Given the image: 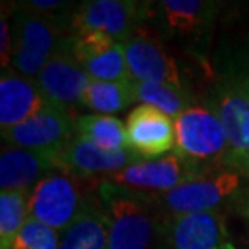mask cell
Here are the masks:
<instances>
[{"instance_id":"obj_1","label":"cell","mask_w":249,"mask_h":249,"mask_svg":"<svg viewBox=\"0 0 249 249\" xmlns=\"http://www.w3.org/2000/svg\"><path fill=\"white\" fill-rule=\"evenodd\" d=\"M97 197L107 218L108 249H151L157 243L163 213L152 194L102 181Z\"/></svg>"},{"instance_id":"obj_2","label":"cell","mask_w":249,"mask_h":249,"mask_svg":"<svg viewBox=\"0 0 249 249\" xmlns=\"http://www.w3.org/2000/svg\"><path fill=\"white\" fill-rule=\"evenodd\" d=\"M218 12L211 0H162L146 2V24L163 41L177 42L197 60L206 58Z\"/></svg>"},{"instance_id":"obj_3","label":"cell","mask_w":249,"mask_h":249,"mask_svg":"<svg viewBox=\"0 0 249 249\" xmlns=\"http://www.w3.org/2000/svg\"><path fill=\"white\" fill-rule=\"evenodd\" d=\"M206 106L215 112L227 131L223 167L249 178V76L240 70L228 71L212 86Z\"/></svg>"},{"instance_id":"obj_4","label":"cell","mask_w":249,"mask_h":249,"mask_svg":"<svg viewBox=\"0 0 249 249\" xmlns=\"http://www.w3.org/2000/svg\"><path fill=\"white\" fill-rule=\"evenodd\" d=\"M99 185L63 170L53 172L29 194V218L62 233L96 199Z\"/></svg>"},{"instance_id":"obj_5","label":"cell","mask_w":249,"mask_h":249,"mask_svg":"<svg viewBox=\"0 0 249 249\" xmlns=\"http://www.w3.org/2000/svg\"><path fill=\"white\" fill-rule=\"evenodd\" d=\"M12 37L13 70L26 78L37 79L53 53L71 37V31L62 21L18 10L13 18Z\"/></svg>"},{"instance_id":"obj_6","label":"cell","mask_w":249,"mask_h":249,"mask_svg":"<svg viewBox=\"0 0 249 249\" xmlns=\"http://www.w3.org/2000/svg\"><path fill=\"white\" fill-rule=\"evenodd\" d=\"M243 178L240 172L222 167L172 191L152 194V197L165 215L222 212L233 201H243V197L240 199Z\"/></svg>"},{"instance_id":"obj_7","label":"cell","mask_w":249,"mask_h":249,"mask_svg":"<svg viewBox=\"0 0 249 249\" xmlns=\"http://www.w3.org/2000/svg\"><path fill=\"white\" fill-rule=\"evenodd\" d=\"M175 129L177 154L209 167H223L228 138L215 112L207 106L189 107L175 118Z\"/></svg>"},{"instance_id":"obj_8","label":"cell","mask_w":249,"mask_h":249,"mask_svg":"<svg viewBox=\"0 0 249 249\" xmlns=\"http://www.w3.org/2000/svg\"><path fill=\"white\" fill-rule=\"evenodd\" d=\"M215 168L222 167H209L204 163L189 160L177 152H172L159 159L133 163V165L117 172L115 175L108 177L106 181L139 193L162 194L185 185L188 181L201 178Z\"/></svg>"},{"instance_id":"obj_9","label":"cell","mask_w":249,"mask_h":249,"mask_svg":"<svg viewBox=\"0 0 249 249\" xmlns=\"http://www.w3.org/2000/svg\"><path fill=\"white\" fill-rule=\"evenodd\" d=\"M146 24V2L134 0H86L74 7L71 36L102 33L118 42H126Z\"/></svg>"},{"instance_id":"obj_10","label":"cell","mask_w":249,"mask_h":249,"mask_svg":"<svg viewBox=\"0 0 249 249\" xmlns=\"http://www.w3.org/2000/svg\"><path fill=\"white\" fill-rule=\"evenodd\" d=\"M129 74L134 81L168 84L188 89L183 83V71L167 42L157 31L144 24L123 42Z\"/></svg>"},{"instance_id":"obj_11","label":"cell","mask_w":249,"mask_h":249,"mask_svg":"<svg viewBox=\"0 0 249 249\" xmlns=\"http://www.w3.org/2000/svg\"><path fill=\"white\" fill-rule=\"evenodd\" d=\"M74 122L73 110L51 104L26 122L2 129V141L12 147L58 152L76 136Z\"/></svg>"},{"instance_id":"obj_12","label":"cell","mask_w":249,"mask_h":249,"mask_svg":"<svg viewBox=\"0 0 249 249\" xmlns=\"http://www.w3.org/2000/svg\"><path fill=\"white\" fill-rule=\"evenodd\" d=\"M228 243V230L222 212L163 213L159 227V249H222Z\"/></svg>"},{"instance_id":"obj_13","label":"cell","mask_w":249,"mask_h":249,"mask_svg":"<svg viewBox=\"0 0 249 249\" xmlns=\"http://www.w3.org/2000/svg\"><path fill=\"white\" fill-rule=\"evenodd\" d=\"M55 159L60 170L92 183H102L123 168L146 160L131 149L104 151L81 136H74L67 146L55 152Z\"/></svg>"},{"instance_id":"obj_14","label":"cell","mask_w":249,"mask_h":249,"mask_svg":"<svg viewBox=\"0 0 249 249\" xmlns=\"http://www.w3.org/2000/svg\"><path fill=\"white\" fill-rule=\"evenodd\" d=\"M73 36L52 55L37 76V86L52 106L73 110L81 107L91 78L71 52Z\"/></svg>"},{"instance_id":"obj_15","label":"cell","mask_w":249,"mask_h":249,"mask_svg":"<svg viewBox=\"0 0 249 249\" xmlns=\"http://www.w3.org/2000/svg\"><path fill=\"white\" fill-rule=\"evenodd\" d=\"M124 126L128 147L146 160L163 157L177 149L175 122L156 107L138 104L128 113Z\"/></svg>"},{"instance_id":"obj_16","label":"cell","mask_w":249,"mask_h":249,"mask_svg":"<svg viewBox=\"0 0 249 249\" xmlns=\"http://www.w3.org/2000/svg\"><path fill=\"white\" fill-rule=\"evenodd\" d=\"M71 52L91 79L112 83L133 81L124 46L107 34L88 33L73 36Z\"/></svg>"},{"instance_id":"obj_17","label":"cell","mask_w":249,"mask_h":249,"mask_svg":"<svg viewBox=\"0 0 249 249\" xmlns=\"http://www.w3.org/2000/svg\"><path fill=\"white\" fill-rule=\"evenodd\" d=\"M57 167L55 152L3 146L0 152V188L2 191H33L39 181Z\"/></svg>"},{"instance_id":"obj_18","label":"cell","mask_w":249,"mask_h":249,"mask_svg":"<svg viewBox=\"0 0 249 249\" xmlns=\"http://www.w3.org/2000/svg\"><path fill=\"white\" fill-rule=\"evenodd\" d=\"M51 106L36 79L26 78L13 68L2 70L0 76V126H17Z\"/></svg>"},{"instance_id":"obj_19","label":"cell","mask_w":249,"mask_h":249,"mask_svg":"<svg viewBox=\"0 0 249 249\" xmlns=\"http://www.w3.org/2000/svg\"><path fill=\"white\" fill-rule=\"evenodd\" d=\"M58 249H108V227L99 197L60 233Z\"/></svg>"},{"instance_id":"obj_20","label":"cell","mask_w":249,"mask_h":249,"mask_svg":"<svg viewBox=\"0 0 249 249\" xmlns=\"http://www.w3.org/2000/svg\"><path fill=\"white\" fill-rule=\"evenodd\" d=\"M76 136L94 142L104 151H124L128 147L126 126L117 117L88 113L78 115L74 122Z\"/></svg>"},{"instance_id":"obj_21","label":"cell","mask_w":249,"mask_h":249,"mask_svg":"<svg viewBox=\"0 0 249 249\" xmlns=\"http://www.w3.org/2000/svg\"><path fill=\"white\" fill-rule=\"evenodd\" d=\"M136 102L131 83H112L91 79L86 94L83 97L81 107L101 115H112L128 108Z\"/></svg>"},{"instance_id":"obj_22","label":"cell","mask_w":249,"mask_h":249,"mask_svg":"<svg viewBox=\"0 0 249 249\" xmlns=\"http://www.w3.org/2000/svg\"><path fill=\"white\" fill-rule=\"evenodd\" d=\"M133 92L136 102L156 107L172 118H177L180 113L193 107L194 101H196L193 94L189 92V89H180L159 83H141L134 81V79Z\"/></svg>"},{"instance_id":"obj_23","label":"cell","mask_w":249,"mask_h":249,"mask_svg":"<svg viewBox=\"0 0 249 249\" xmlns=\"http://www.w3.org/2000/svg\"><path fill=\"white\" fill-rule=\"evenodd\" d=\"M29 191L0 194V249H13L15 241L29 218Z\"/></svg>"},{"instance_id":"obj_24","label":"cell","mask_w":249,"mask_h":249,"mask_svg":"<svg viewBox=\"0 0 249 249\" xmlns=\"http://www.w3.org/2000/svg\"><path fill=\"white\" fill-rule=\"evenodd\" d=\"M60 233L44 223L28 218L15 241L13 249H58Z\"/></svg>"},{"instance_id":"obj_25","label":"cell","mask_w":249,"mask_h":249,"mask_svg":"<svg viewBox=\"0 0 249 249\" xmlns=\"http://www.w3.org/2000/svg\"><path fill=\"white\" fill-rule=\"evenodd\" d=\"M13 60V37L10 31L8 17L5 15V8L2 7V18H0V63L2 70H8Z\"/></svg>"},{"instance_id":"obj_26","label":"cell","mask_w":249,"mask_h":249,"mask_svg":"<svg viewBox=\"0 0 249 249\" xmlns=\"http://www.w3.org/2000/svg\"><path fill=\"white\" fill-rule=\"evenodd\" d=\"M243 215H245L249 222V193L243 197Z\"/></svg>"},{"instance_id":"obj_27","label":"cell","mask_w":249,"mask_h":249,"mask_svg":"<svg viewBox=\"0 0 249 249\" xmlns=\"http://www.w3.org/2000/svg\"><path fill=\"white\" fill-rule=\"evenodd\" d=\"M223 249H235V246H233V245H231V243H228V245H227V246H223Z\"/></svg>"},{"instance_id":"obj_28","label":"cell","mask_w":249,"mask_h":249,"mask_svg":"<svg viewBox=\"0 0 249 249\" xmlns=\"http://www.w3.org/2000/svg\"><path fill=\"white\" fill-rule=\"evenodd\" d=\"M240 71H243V73H246V74H248V76H249V68H248V70H240Z\"/></svg>"},{"instance_id":"obj_29","label":"cell","mask_w":249,"mask_h":249,"mask_svg":"<svg viewBox=\"0 0 249 249\" xmlns=\"http://www.w3.org/2000/svg\"><path fill=\"white\" fill-rule=\"evenodd\" d=\"M225 246H227V245H225ZM222 249H223V248H222Z\"/></svg>"},{"instance_id":"obj_30","label":"cell","mask_w":249,"mask_h":249,"mask_svg":"<svg viewBox=\"0 0 249 249\" xmlns=\"http://www.w3.org/2000/svg\"><path fill=\"white\" fill-rule=\"evenodd\" d=\"M248 180H249V178H248Z\"/></svg>"}]
</instances>
